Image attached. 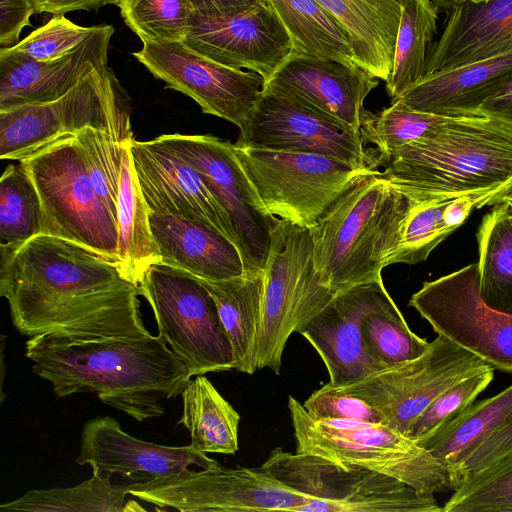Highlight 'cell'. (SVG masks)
Masks as SVG:
<instances>
[{"label": "cell", "mask_w": 512, "mask_h": 512, "mask_svg": "<svg viewBox=\"0 0 512 512\" xmlns=\"http://www.w3.org/2000/svg\"><path fill=\"white\" fill-rule=\"evenodd\" d=\"M0 295L24 336L80 342L151 334L141 317L139 286L116 262L61 237L40 234L0 258Z\"/></svg>", "instance_id": "6da1fadb"}, {"label": "cell", "mask_w": 512, "mask_h": 512, "mask_svg": "<svg viewBox=\"0 0 512 512\" xmlns=\"http://www.w3.org/2000/svg\"><path fill=\"white\" fill-rule=\"evenodd\" d=\"M25 351L56 396L94 393L140 422L163 415L164 401L181 395L192 376L159 335L80 342L37 335Z\"/></svg>", "instance_id": "7a4b0ae2"}, {"label": "cell", "mask_w": 512, "mask_h": 512, "mask_svg": "<svg viewBox=\"0 0 512 512\" xmlns=\"http://www.w3.org/2000/svg\"><path fill=\"white\" fill-rule=\"evenodd\" d=\"M383 161L380 175L411 201L470 196L493 206L512 190V124L482 111L450 116Z\"/></svg>", "instance_id": "3957f363"}, {"label": "cell", "mask_w": 512, "mask_h": 512, "mask_svg": "<svg viewBox=\"0 0 512 512\" xmlns=\"http://www.w3.org/2000/svg\"><path fill=\"white\" fill-rule=\"evenodd\" d=\"M409 200L377 170L364 175L310 228L313 260L333 293L382 279L401 236Z\"/></svg>", "instance_id": "277c9868"}, {"label": "cell", "mask_w": 512, "mask_h": 512, "mask_svg": "<svg viewBox=\"0 0 512 512\" xmlns=\"http://www.w3.org/2000/svg\"><path fill=\"white\" fill-rule=\"evenodd\" d=\"M297 453L313 454L340 465H355L396 478L424 497L455 488L451 470L407 435L357 419L309 416L288 396Z\"/></svg>", "instance_id": "5b68a950"}, {"label": "cell", "mask_w": 512, "mask_h": 512, "mask_svg": "<svg viewBox=\"0 0 512 512\" xmlns=\"http://www.w3.org/2000/svg\"><path fill=\"white\" fill-rule=\"evenodd\" d=\"M86 127L119 142L133 138L129 97L108 65L84 76L57 100L0 112V158L22 160Z\"/></svg>", "instance_id": "8992f818"}, {"label": "cell", "mask_w": 512, "mask_h": 512, "mask_svg": "<svg viewBox=\"0 0 512 512\" xmlns=\"http://www.w3.org/2000/svg\"><path fill=\"white\" fill-rule=\"evenodd\" d=\"M313 260L310 228L279 220L271 232L264 268V299L258 369L280 374L287 340L334 297Z\"/></svg>", "instance_id": "52a82bcc"}, {"label": "cell", "mask_w": 512, "mask_h": 512, "mask_svg": "<svg viewBox=\"0 0 512 512\" xmlns=\"http://www.w3.org/2000/svg\"><path fill=\"white\" fill-rule=\"evenodd\" d=\"M260 468L310 498L299 512L442 511L434 497H424L396 478L309 453H290L277 447Z\"/></svg>", "instance_id": "ba28073f"}, {"label": "cell", "mask_w": 512, "mask_h": 512, "mask_svg": "<svg viewBox=\"0 0 512 512\" xmlns=\"http://www.w3.org/2000/svg\"><path fill=\"white\" fill-rule=\"evenodd\" d=\"M138 286L152 308L158 335L192 376L234 369L232 345L215 300L196 276L154 263Z\"/></svg>", "instance_id": "9c48e42d"}, {"label": "cell", "mask_w": 512, "mask_h": 512, "mask_svg": "<svg viewBox=\"0 0 512 512\" xmlns=\"http://www.w3.org/2000/svg\"><path fill=\"white\" fill-rule=\"evenodd\" d=\"M20 161L41 199L42 234L82 244L117 263V221L95 190L75 136Z\"/></svg>", "instance_id": "30bf717a"}, {"label": "cell", "mask_w": 512, "mask_h": 512, "mask_svg": "<svg viewBox=\"0 0 512 512\" xmlns=\"http://www.w3.org/2000/svg\"><path fill=\"white\" fill-rule=\"evenodd\" d=\"M234 146L268 213L308 228L361 177L377 171L316 153Z\"/></svg>", "instance_id": "8fae6325"}, {"label": "cell", "mask_w": 512, "mask_h": 512, "mask_svg": "<svg viewBox=\"0 0 512 512\" xmlns=\"http://www.w3.org/2000/svg\"><path fill=\"white\" fill-rule=\"evenodd\" d=\"M128 494L160 509L181 512H299L310 498L260 467L184 469L129 485Z\"/></svg>", "instance_id": "7c38bea8"}, {"label": "cell", "mask_w": 512, "mask_h": 512, "mask_svg": "<svg viewBox=\"0 0 512 512\" xmlns=\"http://www.w3.org/2000/svg\"><path fill=\"white\" fill-rule=\"evenodd\" d=\"M409 306L444 336L502 372L512 373V313L489 306L479 290L477 263L425 281Z\"/></svg>", "instance_id": "4fadbf2b"}, {"label": "cell", "mask_w": 512, "mask_h": 512, "mask_svg": "<svg viewBox=\"0 0 512 512\" xmlns=\"http://www.w3.org/2000/svg\"><path fill=\"white\" fill-rule=\"evenodd\" d=\"M157 138L198 171L227 213L245 272L264 270L271 232L280 219L262 204L234 144L212 135L175 133Z\"/></svg>", "instance_id": "5bb4252c"}, {"label": "cell", "mask_w": 512, "mask_h": 512, "mask_svg": "<svg viewBox=\"0 0 512 512\" xmlns=\"http://www.w3.org/2000/svg\"><path fill=\"white\" fill-rule=\"evenodd\" d=\"M485 365L478 356L438 335L415 359L345 386L329 385L364 400L382 416L384 424L407 435L412 422L439 394Z\"/></svg>", "instance_id": "9a60e30c"}, {"label": "cell", "mask_w": 512, "mask_h": 512, "mask_svg": "<svg viewBox=\"0 0 512 512\" xmlns=\"http://www.w3.org/2000/svg\"><path fill=\"white\" fill-rule=\"evenodd\" d=\"M133 56L167 88L192 98L203 113L243 127L264 86L250 70L220 64L184 42H145Z\"/></svg>", "instance_id": "2e32d148"}, {"label": "cell", "mask_w": 512, "mask_h": 512, "mask_svg": "<svg viewBox=\"0 0 512 512\" xmlns=\"http://www.w3.org/2000/svg\"><path fill=\"white\" fill-rule=\"evenodd\" d=\"M240 130L239 146L309 152L346 162L357 168L375 169L361 134L345 130L305 105L262 89Z\"/></svg>", "instance_id": "e0dca14e"}, {"label": "cell", "mask_w": 512, "mask_h": 512, "mask_svg": "<svg viewBox=\"0 0 512 512\" xmlns=\"http://www.w3.org/2000/svg\"><path fill=\"white\" fill-rule=\"evenodd\" d=\"M397 308L379 279L337 292L299 330L324 362L331 386H345L386 368L368 351L361 326L368 313Z\"/></svg>", "instance_id": "ac0fdd59"}, {"label": "cell", "mask_w": 512, "mask_h": 512, "mask_svg": "<svg viewBox=\"0 0 512 512\" xmlns=\"http://www.w3.org/2000/svg\"><path fill=\"white\" fill-rule=\"evenodd\" d=\"M183 42L220 64L260 74L264 84L292 51L287 32L268 2L219 17L195 13Z\"/></svg>", "instance_id": "d6986e66"}, {"label": "cell", "mask_w": 512, "mask_h": 512, "mask_svg": "<svg viewBox=\"0 0 512 512\" xmlns=\"http://www.w3.org/2000/svg\"><path fill=\"white\" fill-rule=\"evenodd\" d=\"M378 82L358 65L290 55L263 89L291 98L345 130L361 134L364 100Z\"/></svg>", "instance_id": "ffe728a7"}, {"label": "cell", "mask_w": 512, "mask_h": 512, "mask_svg": "<svg viewBox=\"0 0 512 512\" xmlns=\"http://www.w3.org/2000/svg\"><path fill=\"white\" fill-rule=\"evenodd\" d=\"M136 178L150 212L202 222L235 243L230 219L198 171L157 137L130 141Z\"/></svg>", "instance_id": "44dd1931"}, {"label": "cell", "mask_w": 512, "mask_h": 512, "mask_svg": "<svg viewBox=\"0 0 512 512\" xmlns=\"http://www.w3.org/2000/svg\"><path fill=\"white\" fill-rule=\"evenodd\" d=\"M79 465H90L92 475L128 477L147 482L191 466L206 469L219 463L187 446H164L132 437L109 416L87 421L81 431Z\"/></svg>", "instance_id": "7402d4cb"}, {"label": "cell", "mask_w": 512, "mask_h": 512, "mask_svg": "<svg viewBox=\"0 0 512 512\" xmlns=\"http://www.w3.org/2000/svg\"><path fill=\"white\" fill-rule=\"evenodd\" d=\"M111 25L93 33L67 56L40 62L0 48V112L59 99L84 76L108 65Z\"/></svg>", "instance_id": "603a6c76"}, {"label": "cell", "mask_w": 512, "mask_h": 512, "mask_svg": "<svg viewBox=\"0 0 512 512\" xmlns=\"http://www.w3.org/2000/svg\"><path fill=\"white\" fill-rule=\"evenodd\" d=\"M435 1L444 8L445 18L440 37L429 48L425 76L512 49V0Z\"/></svg>", "instance_id": "cb8c5ba5"}, {"label": "cell", "mask_w": 512, "mask_h": 512, "mask_svg": "<svg viewBox=\"0 0 512 512\" xmlns=\"http://www.w3.org/2000/svg\"><path fill=\"white\" fill-rule=\"evenodd\" d=\"M511 79L512 49L425 76L392 101L439 115L475 114Z\"/></svg>", "instance_id": "d4e9b609"}, {"label": "cell", "mask_w": 512, "mask_h": 512, "mask_svg": "<svg viewBox=\"0 0 512 512\" xmlns=\"http://www.w3.org/2000/svg\"><path fill=\"white\" fill-rule=\"evenodd\" d=\"M149 224L159 249L160 263L206 280H226L245 273L235 243L208 225L150 211Z\"/></svg>", "instance_id": "484cf974"}, {"label": "cell", "mask_w": 512, "mask_h": 512, "mask_svg": "<svg viewBox=\"0 0 512 512\" xmlns=\"http://www.w3.org/2000/svg\"><path fill=\"white\" fill-rule=\"evenodd\" d=\"M349 37L358 66L388 81L401 18L399 0H316Z\"/></svg>", "instance_id": "4316f807"}, {"label": "cell", "mask_w": 512, "mask_h": 512, "mask_svg": "<svg viewBox=\"0 0 512 512\" xmlns=\"http://www.w3.org/2000/svg\"><path fill=\"white\" fill-rule=\"evenodd\" d=\"M198 279L215 300L232 345L234 369L254 374L258 370L264 270L245 272L242 276L226 280Z\"/></svg>", "instance_id": "83f0119b"}, {"label": "cell", "mask_w": 512, "mask_h": 512, "mask_svg": "<svg viewBox=\"0 0 512 512\" xmlns=\"http://www.w3.org/2000/svg\"><path fill=\"white\" fill-rule=\"evenodd\" d=\"M511 415L512 384L493 397L472 403L417 443L451 470L455 485L461 465Z\"/></svg>", "instance_id": "f1b7e54d"}, {"label": "cell", "mask_w": 512, "mask_h": 512, "mask_svg": "<svg viewBox=\"0 0 512 512\" xmlns=\"http://www.w3.org/2000/svg\"><path fill=\"white\" fill-rule=\"evenodd\" d=\"M131 140L125 142L119 186L117 265L126 279L138 285L147 269L160 263V253L149 224V208L133 168Z\"/></svg>", "instance_id": "f546056e"}, {"label": "cell", "mask_w": 512, "mask_h": 512, "mask_svg": "<svg viewBox=\"0 0 512 512\" xmlns=\"http://www.w3.org/2000/svg\"><path fill=\"white\" fill-rule=\"evenodd\" d=\"M179 424L190 433V445L203 453L235 454L239 449V413L204 375L187 383Z\"/></svg>", "instance_id": "4dcf8cb0"}, {"label": "cell", "mask_w": 512, "mask_h": 512, "mask_svg": "<svg viewBox=\"0 0 512 512\" xmlns=\"http://www.w3.org/2000/svg\"><path fill=\"white\" fill-rule=\"evenodd\" d=\"M291 43V55L357 65L348 35L316 0H267Z\"/></svg>", "instance_id": "1f68e13d"}, {"label": "cell", "mask_w": 512, "mask_h": 512, "mask_svg": "<svg viewBox=\"0 0 512 512\" xmlns=\"http://www.w3.org/2000/svg\"><path fill=\"white\" fill-rule=\"evenodd\" d=\"M479 290L491 307L512 313V215L501 201L486 213L476 233Z\"/></svg>", "instance_id": "d6a6232c"}, {"label": "cell", "mask_w": 512, "mask_h": 512, "mask_svg": "<svg viewBox=\"0 0 512 512\" xmlns=\"http://www.w3.org/2000/svg\"><path fill=\"white\" fill-rule=\"evenodd\" d=\"M401 18L394 63L386 88L395 99L425 76L427 56L438 29L435 0H399Z\"/></svg>", "instance_id": "836d02e7"}, {"label": "cell", "mask_w": 512, "mask_h": 512, "mask_svg": "<svg viewBox=\"0 0 512 512\" xmlns=\"http://www.w3.org/2000/svg\"><path fill=\"white\" fill-rule=\"evenodd\" d=\"M43 232V210L34 181L25 165H9L0 179L1 258L12 257Z\"/></svg>", "instance_id": "e575fe53"}, {"label": "cell", "mask_w": 512, "mask_h": 512, "mask_svg": "<svg viewBox=\"0 0 512 512\" xmlns=\"http://www.w3.org/2000/svg\"><path fill=\"white\" fill-rule=\"evenodd\" d=\"M111 476L92 475L68 488L32 489L0 506L1 511L122 512L128 487L113 485Z\"/></svg>", "instance_id": "d590c367"}, {"label": "cell", "mask_w": 512, "mask_h": 512, "mask_svg": "<svg viewBox=\"0 0 512 512\" xmlns=\"http://www.w3.org/2000/svg\"><path fill=\"white\" fill-rule=\"evenodd\" d=\"M450 116L411 109L399 101H392L383 110L364 112L361 136L373 144L382 160L399 148L430 134Z\"/></svg>", "instance_id": "8d00e7d4"}, {"label": "cell", "mask_w": 512, "mask_h": 512, "mask_svg": "<svg viewBox=\"0 0 512 512\" xmlns=\"http://www.w3.org/2000/svg\"><path fill=\"white\" fill-rule=\"evenodd\" d=\"M443 512H512V452L468 473Z\"/></svg>", "instance_id": "74e56055"}, {"label": "cell", "mask_w": 512, "mask_h": 512, "mask_svg": "<svg viewBox=\"0 0 512 512\" xmlns=\"http://www.w3.org/2000/svg\"><path fill=\"white\" fill-rule=\"evenodd\" d=\"M125 24L145 42H183L195 14L189 0H118Z\"/></svg>", "instance_id": "f35d334b"}, {"label": "cell", "mask_w": 512, "mask_h": 512, "mask_svg": "<svg viewBox=\"0 0 512 512\" xmlns=\"http://www.w3.org/2000/svg\"><path fill=\"white\" fill-rule=\"evenodd\" d=\"M451 198L426 201L409 200L400 241L390 265H413L427 259L430 253L454 231L444 219Z\"/></svg>", "instance_id": "ab89813d"}, {"label": "cell", "mask_w": 512, "mask_h": 512, "mask_svg": "<svg viewBox=\"0 0 512 512\" xmlns=\"http://www.w3.org/2000/svg\"><path fill=\"white\" fill-rule=\"evenodd\" d=\"M74 136L96 192L117 221L119 186L126 141L119 142L106 131L93 127L83 128Z\"/></svg>", "instance_id": "60d3db41"}, {"label": "cell", "mask_w": 512, "mask_h": 512, "mask_svg": "<svg viewBox=\"0 0 512 512\" xmlns=\"http://www.w3.org/2000/svg\"><path fill=\"white\" fill-rule=\"evenodd\" d=\"M361 329L368 351L385 367L415 359L430 345L411 331L398 308L368 313Z\"/></svg>", "instance_id": "b9f144b4"}, {"label": "cell", "mask_w": 512, "mask_h": 512, "mask_svg": "<svg viewBox=\"0 0 512 512\" xmlns=\"http://www.w3.org/2000/svg\"><path fill=\"white\" fill-rule=\"evenodd\" d=\"M493 378L494 368L486 364L448 387L412 422L407 436L416 442L429 436L474 403Z\"/></svg>", "instance_id": "7bdbcfd3"}, {"label": "cell", "mask_w": 512, "mask_h": 512, "mask_svg": "<svg viewBox=\"0 0 512 512\" xmlns=\"http://www.w3.org/2000/svg\"><path fill=\"white\" fill-rule=\"evenodd\" d=\"M95 28L77 25L63 14H55L46 24L6 49L36 61L52 62L72 53Z\"/></svg>", "instance_id": "ee69618b"}, {"label": "cell", "mask_w": 512, "mask_h": 512, "mask_svg": "<svg viewBox=\"0 0 512 512\" xmlns=\"http://www.w3.org/2000/svg\"><path fill=\"white\" fill-rule=\"evenodd\" d=\"M302 405L315 420L357 419L384 423L382 416L364 400L337 392L329 383L315 390Z\"/></svg>", "instance_id": "f6af8a7d"}, {"label": "cell", "mask_w": 512, "mask_h": 512, "mask_svg": "<svg viewBox=\"0 0 512 512\" xmlns=\"http://www.w3.org/2000/svg\"><path fill=\"white\" fill-rule=\"evenodd\" d=\"M512 452V415L489 436L461 465L455 476V489L464 477ZM454 489V490H455Z\"/></svg>", "instance_id": "bcb514c9"}, {"label": "cell", "mask_w": 512, "mask_h": 512, "mask_svg": "<svg viewBox=\"0 0 512 512\" xmlns=\"http://www.w3.org/2000/svg\"><path fill=\"white\" fill-rule=\"evenodd\" d=\"M35 13L32 0H0V48L17 43L24 27Z\"/></svg>", "instance_id": "7dc6e473"}, {"label": "cell", "mask_w": 512, "mask_h": 512, "mask_svg": "<svg viewBox=\"0 0 512 512\" xmlns=\"http://www.w3.org/2000/svg\"><path fill=\"white\" fill-rule=\"evenodd\" d=\"M35 13L66 14L78 10H94L118 0H32Z\"/></svg>", "instance_id": "c3c4849f"}, {"label": "cell", "mask_w": 512, "mask_h": 512, "mask_svg": "<svg viewBox=\"0 0 512 512\" xmlns=\"http://www.w3.org/2000/svg\"><path fill=\"white\" fill-rule=\"evenodd\" d=\"M196 14L219 17L238 12L267 0H189Z\"/></svg>", "instance_id": "681fc988"}, {"label": "cell", "mask_w": 512, "mask_h": 512, "mask_svg": "<svg viewBox=\"0 0 512 512\" xmlns=\"http://www.w3.org/2000/svg\"><path fill=\"white\" fill-rule=\"evenodd\" d=\"M481 111L512 124V79L484 102Z\"/></svg>", "instance_id": "f907efd6"}, {"label": "cell", "mask_w": 512, "mask_h": 512, "mask_svg": "<svg viewBox=\"0 0 512 512\" xmlns=\"http://www.w3.org/2000/svg\"><path fill=\"white\" fill-rule=\"evenodd\" d=\"M137 511H145V509L133 500H130L128 503L124 504V507L122 510V512H137Z\"/></svg>", "instance_id": "816d5d0a"}, {"label": "cell", "mask_w": 512, "mask_h": 512, "mask_svg": "<svg viewBox=\"0 0 512 512\" xmlns=\"http://www.w3.org/2000/svg\"><path fill=\"white\" fill-rule=\"evenodd\" d=\"M448 3L452 4H462V3H473V4H479V3H485L489 0H444Z\"/></svg>", "instance_id": "f5cc1de1"}, {"label": "cell", "mask_w": 512, "mask_h": 512, "mask_svg": "<svg viewBox=\"0 0 512 512\" xmlns=\"http://www.w3.org/2000/svg\"><path fill=\"white\" fill-rule=\"evenodd\" d=\"M503 200L512 201V190L509 191L499 202H501Z\"/></svg>", "instance_id": "db71d44e"}, {"label": "cell", "mask_w": 512, "mask_h": 512, "mask_svg": "<svg viewBox=\"0 0 512 512\" xmlns=\"http://www.w3.org/2000/svg\"><path fill=\"white\" fill-rule=\"evenodd\" d=\"M503 201L508 202V204L510 206L511 215H512V201H507V200H503Z\"/></svg>", "instance_id": "11a10c76"}]
</instances>
